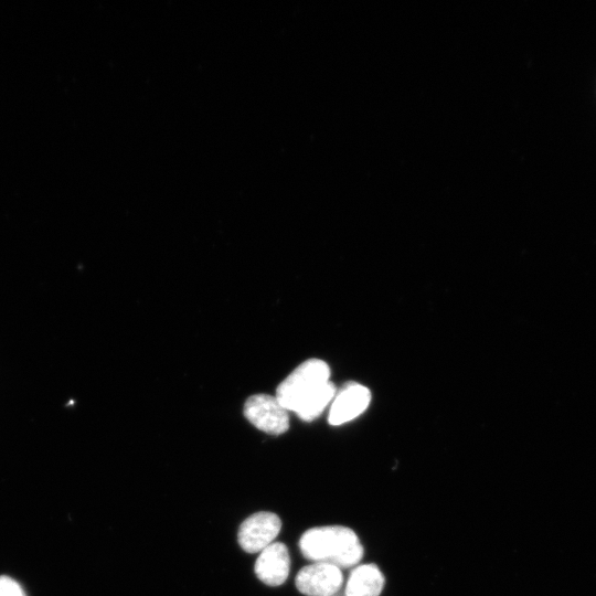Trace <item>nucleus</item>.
Segmentation results:
<instances>
[{"label":"nucleus","mask_w":596,"mask_h":596,"mask_svg":"<svg viewBox=\"0 0 596 596\" xmlns=\"http://www.w3.org/2000/svg\"><path fill=\"white\" fill-rule=\"evenodd\" d=\"M299 549L307 560L339 568L358 565L363 556V546L355 532L342 525L307 530L299 540Z\"/></svg>","instance_id":"obj_1"},{"label":"nucleus","mask_w":596,"mask_h":596,"mask_svg":"<svg viewBox=\"0 0 596 596\" xmlns=\"http://www.w3.org/2000/svg\"><path fill=\"white\" fill-rule=\"evenodd\" d=\"M330 369L319 359L298 365L277 387L276 397L288 412H296L322 385L329 382Z\"/></svg>","instance_id":"obj_2"},{"label":"nucleus","mask_w":596,"mask_h":596,"mask_svg":"<svg viewBox=\"0 0 596 596\" xmlns=\"http://www.w3.org/2000/svg\"><path fill=\"white\" fill-rule=\"evenodd\" d=\"M244 415L256 428L272 435L285 433L289 427L288 411L276 396L256 394L247 398Z\"/></svg>","instance_id":"obj_3"},{"label":"nucleus","mask_w":596,"mask_h":596,"mask_svg":"<svg viewBox=\"0 0 596 596\" xmlns=\"http://www.w3.org/2000/svg\"><path fill=\"white\" fill-rule=\"evenodd\" d=\"M281 529L279 517L273 512H257L248 517L240 526L238 543L247 553L262 552L274 543Z\"/></svg>","instance_id":"obj_4"},{"label":"nucleus","mask_w":596,"mask_h":596,"mask_svg":"<svg viewBox=\"0 0 596 596\" xmlns=\"http://www.w3.org/2000/svg\"><path fill=\"white\" fill-rule=\"evenodd\" d=\"M342 583L341 568L326 563L302 567L295 579L297 589L307 596H336Z\"/></svg>","instance_id":"obj_5"},{"label":"nucleus","mask_w":596,"mask_h":596,"mask_svg":"<svg viewBox=\"0 0 596 596\" xmlns=\"http://www.w3.org/2000/svg\"><path fill=\"white\" fill-rule=\"evenodd\" d=\"M371 393L368 387L359 383L345 384L332 400L329 423L341 425L359 416L369 406Z\"/></svg>","instance_id":"obj_6"},{"label":"nucleus","mask_w":596,"mask_h":596,"mask_svg":"<svg viewBox=\"0 0 596 596\" xmlns=\"http://www.w3.org/2000/svg\"><path fill=\"white\" fill-rule=\"evenodd\" d=\"M290 557L287 546L274 542L265 547L255 562L256 576L268 586L284 584L289 575Z\"/></svg>","instance_id":"obj_7"},{"label":"nucleus","mask_w":596,"mask_h":596,"mask_svg":"<svg viewBox=\"0 0 596 596\" xmlns=\"http://www.w3.org/2000/svg\"><path fill=\"white\" fill-rule=\"evenodd\" d=\"M384 576L375 564L356 565L350 573L344 596H380Z\"/></svg>","instance_id":"obj_8"},{"label":"nucleus","mask_w":596,"mask_h":596,"mask_svg":"<svg viewBox=\"0 0 596 596\" xmlns=\"http://www.w3.org/2000/svg\"><path fill=\"white\" fill-rule=\"evenodd\" d=\"M336 387L329 381L307 398L295 412L302 421L310 422L317 418L333 400Z\"/></svg>","instance_id":"obj_9"},{"label":"nucleus","mask_w":596,"mask_h":596,"mask_svg":"<svg viewBox=\"0 0 596 596\" xmlns=\"http://www.w3.org/2000/svg\"><path fill=\"white\" fill-rule=\"evenodd\" d=\"M0 596H25L21 586L10 577H0Z\"/></svg>","instance_id":"obj_10"},{"label":"nucleus","mask_w":596,"mask_h":596,"mask_svg":"<svg viewBox=\"0 0 596 596\" xmlns=\"http://www.w3.org/2000/svg\"><path fill=\"white\" fill-rule=\"evenodd\" d=\"M337 596V595H336Z\"/></svg>","instance_id":"obj_11"}]
</instances>
